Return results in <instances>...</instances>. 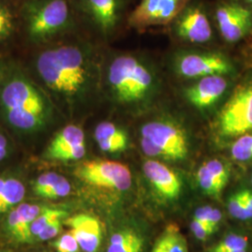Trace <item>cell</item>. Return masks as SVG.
I'll use <instances>...</instances> for the list:
<instances>
[{
  "label": "cell",
  "mask_w": 252,
  "mask_h": 252,
  "mask_svg": "<svg viewBox=\"0 0 252 252\" xmlns=\"http://www.w3.org/2000/svg\"><path fill=\"white\" fill-rule=\"evenodd\" d=\"M86 153L85 135L81 127L67 126L61 129L47 148L45 156L57 161H77Z\"/></svg>",
  "instance_id": "12"
},
{
  "label": "cell",
  "mask_w": 252,
  "mask_h": 252,
  "mask_svg": "<svg viewBox=\"0 0 252 252\" xmlns=\"http://www.w3.org/2000/svg\"><path fill=\"white\" fill-rule=\"evenodd\" d=\"M189 0H141L128 15L130 27L145 29L171 24Z\"/></svg>",
  "instance_id": "10"
},
{
  "label": "cell",
  "mask_w": 252,
  "mask_h": 252,
  "mask_svg": "<svg viewBox=\"0 0 252 252\" xmlns=\"http://www.w3.org/2000/svg\"><path fill=\"white\" fill-rule=\"evenodd\" d=\"M228 81L222 75L207 76L185 91V96L189 103L199 109L214 106L225 94Z\"/></svg>",
  "instance_id": "14"
},
{
  "label": "cell",
  "mask_w": 252,
  "mask_h": 252,
  "mask_svg": "<svg viewBox=\"0 0 252 252\" xmlns=\"http://www.w3.org/2000/svg\"><path fill=\"white\" fill-rule=\"evenodd\" d=\"M0 108L8 125L24 134L44 130L54 118V105L49 95L21 72L10 73L2 82Z\"/></svg>",
  "instance_id": "2"
},
{
  "label": "cell",
  "mask_w": 252,
  "mask_h": 252,
  "mask_svg": "<svg viewBox=\"0 0 252 252\" xmlns=\"http://www.w3.org/2000/svg\"><path fill=\"white\" fill-rule=\"evenodd\" d=\"M25 185L20 180L7 178L0 193V214L7 212L11 207L18 205L25 197Z\"/></svg>",
  "instance_id": "20"
},
{
  "label": "cell",
  "mask_w": 252,
  "mask_h": 252,
  "mask_svg": "<svg viewBox=\"0 0 252 252\" xmlns=\"http://www.w3.org/2000/svg\"><path fill=\"white\" fill-rule=\"evenodd\" d=\"M8 153V149L7 148H0V161H2Z\"/></svg>",
  "instance_id": "36"
},
{
  "label": "cell",
  "mask_w": 252,
  "mask_h": 252,
  "mask_svg": "<svg viewBox=\"0 0 252 252\" xmlns=\"http://www.w3.org/2000/svg\"><path fill=\"white\" fill-rule=\"evenodd\" d=\"M190 230L192 232L193 235L199 239V240H206L214 232H216L215 229L212 227L207 225L206 223H203L198 220H195L192 219L191 223H190Z\"/></svg>",
  "instance_id": "31"
},
{
  "label": "cell",
  "mask_w": 252,
  "mask_h": 252,
  "mask_svg": "<svg viewBox=\"0 0 252 252\" xmlns=\"http://www.w3.org/2000/svg\"><path fill=\"white\" fill-rule=\"evenodd\" d=\"M231 154L238 162L252 161V134L240 135L232 145Z\"/></svg>",
  "instance_id": "23"
},
{
  "label": "cell",
  "mask_w": 252,
  "mask_h": 252,
  "mask_svg": "<svg viewBox=\"0 0 252 252\" xmlns=\"http://www.w3.org/2000/svg\"><path fill=\"white\" fill-rule=\"evenodd\" d=\"M63 223L69 227L83 252L98 251L102 241V226L97 218L81 213L66 219Z\"/></svg>",
  "instance_id": "15"
},
{
  "label": "cell",
  "mask_w": 252,
  "mask_h": 252,
  "mask_svg": "<svg viewBox=\"0 0 252 252\" xmlns=\"http://www.w3.org/2000/svg\"></svg>",
  "instance_id": "41"
},
{
  "label": "cell",
  "mask_w": 252,
  "mask_h": 252,
  "mask_svg": "<svg viewBox=\"0 0 252 252\" xmlns=\"http://www.w3.org/2000/svg\"><path fill=\"white\" fill-rule=\"evenodd\" d=\"M53 246L57 252H80L81 250L80 244L70 231L57 238Z\"/></svg>",
  "instance_id": "28"
},
{
  "label": "cell",
  "mask_w": 252,
  "mask_h": 252,
  "mask_svg": "<svg viewBox=\"0 0 252 252\" xmlns=\"http://www.w3.org/2000/svg\"><path fill=\"white\" fill-rule=\"evenodd\" d=\"M211 208H212V207H210V206L200 207L195 211L194 216H193V220L207 224V220H208V216H209Z\"/></svg>",
  "instance_id": "33"
},
{
  "label": "cell",
  "mask_w": 252,
  "mask_h": 252,
  "mask_svg": "<svg viewBox=\"0 0 252 252\" xmlns=\"http://www.w3.org/2000/svg\"><path fill=\"white\" fill-rule=\"evenodd\" d=\"M82 11L105 36L117 28L125 9L124 0H79Z\"/></svg>",
  "instance_id": "13"
},
{
  "label": "cell",
  "mask_w": 252,
  "mask_h": 252,
  "mask_svg": "<svg viewBox=\"0 0 252 252\" xmlns=\"http://www.w3.org/2000/svg\"><path fill=\"white\" fill-rule=\"evenodd\" d=\"M244 3L247 5V6H249L252 10V0H242Z\"/></svg>",
  "instance_id": "38"
},
{
  "label": "cell",
  "mask_w": 252,
  "mask_h": 252,
  "mask_svg": "<svg viewBox=\"0 0 252 252\" xmlns=\"http://www.w3.org/2000/svg\"><path fill=\"white\" fill-rule=\"evenodd\" d=\"M221 218H222V214L221 212L216 209V208H211L210 210V213H209V216H208V220H207V224L212 227L213 229L217 230L219 223L220 222L221 220Z\"/></svg>",
  "instance_id": "32"
},
{
  "label": "cell",
  "mask_w": 252,
  "mask_h": 252,
  "mask_svg": "<svg viewBox=\"0 0 252 252\" xmlns=\"http://www.w3.org/2000/svg\"><path fill=\"white\" fill-rule=\"evenodd\" d=\"M248 252V249H241V250H236V251H234V252Z\"/></svg>",
  "instance_id": "39"
},
{
  "label": "cell",
  "mask_w": 252,
  "mask_h": 252,
  "mask_svg": "<svg viewBox=\"0 0 252 252\" xmlns=\"http://www.w3.org/2000/svg\"><path fill=\"white\" fill-rule=\"evenodd\" d=\"M249 238L241 234H231L227 235L224 239H222L219 244L213 248L211 252H231L248 249Z\"/></svg>",
  "instance_id": "25"
},
{
  "label": "cell",
  "mask_w": 252,
  "mask_h": 252,
  "mask_svg": "<svg viewBox=\"0 0 252 252\" xmlns=\"http://www.w3.org/2000/svg\"><path fill=\"white\" fill-rule=\"evenodd\" d=\"M23 14L28 36L36 43L63 32L72 22L68 0H29Z\"/></svg>",
  "instance_id": "4"
},
{
  "label": "cell",
  "mask_w": 252,
  "mask_h": 252,
  "mask_svg": "<svg viewBox=\"0 0 252 252\" xmlns=\"http://www.w3.org/2000/svg\"><path fill=\"white\" fill-rule=\"evenodd\" d=\"M67 215V212L59 208H43L39 215L31 224V233L34 237H36L39 233L57 219H63Z\"/></svg>",
  "instance_id": "22"
},
{
  "label": "cell",
  "mask_w": 252,
  "mask_h": 252,
  "mask_svg": "<svg viewBox=\"0 0 252 252\" xmlns=\"http://www.w3.org/2000/svg\"><path fill=\"white\" fill-rule=\"evenodd\" d=\"M36 67L48 90L69 106L83 99L95 82V71L89 55L77 46L47 50L38 55Z\"/></svg>",
  "instance_id": "1"
},
{
  "label": "cell",
  "mask_w": 252,
  "mask_h": 252,
  "mask_svg": "<svg viewBox=\"0 0 252 252\" xmlns=\"http://www.w3.org/2000/svg\"><path fill=\"white\" fill-rule=\"evenodd\" d=\"M63 230V219H57L51 222L39 233L36 238L40 241H47L57 236Z\"/></svg>",
  "instance_id": "30"
},
{
  "label": "cell",
  "mask_w": 252,
  "mask_h": 252,
  "mask_svg": "<svg viewBox=\"0 0 252 252\" xmlns=\"http://www.w3.org/2000/svg\"><path fill=\"white\" fill-rule=\"evenodd\" d=\"M177 70L184 78L201 79L213 75H227L233 71L228 59L218 54H189L177 62Z\"/></svg>",
  "instance_id": "11"
},
{
  "label": "cell",
  "mask_w": 252,
  "mask_h": 252,
  "mask_svg": "<svg viewBox=\"0 0 252 252\" xmlns=\"http://www.w3.org/2000/svg\"><path fill=\"white\" fill-rule=\"evenodd\" d=\"M110 92L118 103L137 106L151 98L155 89L152 71L137 58L123 55L115 58L108 67Z\"/></svg>",
  "instance_id": "3"
},
{
  "label": "cell",
  "mask_w": 252,
  "mask_h": 252,
  "mask_svg": "<svg viewBox=\"0 0 252 252\" xmlns=\"http://www.w3.org/2000/svg\"><path fill=\"white\" fill-rule=\"evenodd\" d=\"M94 139L104 153H121L128 145L126 131L110 122H103L95 127Z\"/></svg>",
  "instance_id": "18"
},
{
  "label": "cell",
  "mask_w": 252,
  "mask_h": 252,
  "mask_svg": "<svg viewBox=\"0 0 252 252\" xmlns=\"http://www.w3.org/2000/svg\"><path fill=\"white\" fill-rule=\"evenodd\" d=\"M63 179L62 175H59L54 172H48L40 175L33 182V191L38 196H42V194L48 189L54 187L56 183Z\"/></svg>",
  "instance_id": "26"
},
{
  "label": "cell",
  "mask_w": 252,
  "mask_h": 252,
  "mask_svg": "<svg viewBox=\"0 0 252 252\" xmlns=\"http://www.w3.org/2000/svg\"><path fill=\"white\" fill-rule=\"evenodd\" d=\"M140 145L146 155L169 161H180L189 153L184 130L168 121L147 123L140 130Z\"/></svg>",
  "instance_id": "5"
},
{
  "label": "cell",
  "mask_w": 252,
  "mask_h": 252,
  "mask_svg": "<svg viewBox=\"0 0 252 252\" xmlns=\"http://www.w3.org/2000/svg\"><path fill=\"white\" fill-rule=\"evenodd\" d=\"M145 176L163 198L176 199L181 192L180 177L167 165L157 160H148L143 165Z\"/></svg>",
  "instance_id": "16"
},
{
  "label": "cell",
  "mask_w": 252,
  "mask_h": 252,
  "mask_svg": "<svg viewBox=\"0 0 252 252\" xmlns=\"http://www.w3.org/2000/svg\"><path fill=\"white\" fill-rule=\"evenodd\" d=\"M218 129L220 135L240 136L252 131V85H246L234 92L220 112Z\"/></svg>",
  "instance_id": "7"
},
{
  "label": "cell",
  "mask_w": 252,
  "mask_h": 252,
  "mask_svg": "<svg viewBox=\"0 0 252 252\" xmlns=\"http://www.w3.org/2000/svg\"><path fill=\"white\" fill-rule=\"evenodd\" d=\"M242 197H243L245 202L247 203V205L251 207L252 209V192L251 190H242L241 191Z\"/></svg>",
  "instance_id": "34"
},
{
  "label": "cell",
  "mask_w": 252,
  "mask_h": 252,
  "mask_svg": "<svg viewBox=\"0 0 252 252\" xmlns=\"http://www.w3.org/2000/svg\"></svg>",
  "instance_id": "42"
},
{
  "label": "cell",
  "mask_w": 252,
  "mask_h": 252,
  "mask_svg": "<svg viewBox=\"0 0 252 252\" xmlns=\"http://www.w3.org/2000/svg\"><path fill=\"white\" fill-rule=\"evenodd\" d=\"M171 24L180 38L193 43L207 42L213 35L209 12L197 0H189Z\"/></svg>",
  "instance_id": "9"
},
{
  "label": "cell",
  "mask_w": 252,
  "mask_h": 252,
  "mask_svg": "<svg viewBox=\"0 0 252 252\" xmlns=\"http://www.w3.org/2000/svg\"><path fill=\"white\" fill-rule=\"evenodd\" d=\"M41 207L37 205L21 204L9 213L8 228L12 237L20 243L33 241L31 224L39 215Z\"/></svg>",
  "instance_id": "17"
},
{
  "label": "cell",
  "mask_w": 252,
  "mask_h": 252,
  "mask_svg": "<svg viewBox=\"0 0 252 252\" xmlns=\"http://www.w3.org/2000/svg\"><path fill=\"white\" fill-rule=\"evenodd\" d=\"M14 27V16L9 7L0 0V40L9 36Z\"/></svg>",
  "instance_id": "27"
},
{
  "label": "cell",
  "mask_w": 252,
  "mask_h": 252,
  "mask_svg": "<svg viewBox=\"0 0 252 252\" xmlns=\"http://www.w3.org/2000/svg\"><path fill=\"white\" fill-rule=\"evenodd\" d=\"M70 190H71V185L69 181L63 177V179L58 183H56L54 187L45 191L41 197L49 199L61 198L68 195L70 193Z\"/></svg>",
  "instance_id": "29"
},
{
  "label": "cell",
  "mask_w": 252,
  "mask_h": 252,
  "mask_svg": "<svg viewBox=\"0 0 252 252\" xmlns=\"http://www.w3.org/2000/svg\"></svg>",
  "instance_id": "40"
},
{
  "label": "cell",
  "mask_w": 252,
  "mask_h": 252,
  "mask_svg": "<svg viewBox=\"0 0 252 252\" xmlns=\"http://www.w3.org/2000/svg\"><path fill=\"white\" fill-rule=\"evenodd\" d=\"M228 210L231 216L237 220H246L252 219V209L245 202L241 191L230 197L228 202Z\"/></svg>",
  "instance_id": "24"
},
{
  "label": "cell",
  "mask_w": 252,
  "mask_h": 252,
  "mask_svg": "<svg viewBox=\"0 0 252 252\" xmlns=\"http://www.w3.org/2000/svg\"><path fill=\"white\" fill-rule=\"evenodd\" d=\"M74 174L86 184L98 188L126 190L132 185L129 167L115 161L92 160L81 162Z\"/></svg>",
  "instance_id": "6"
},
{
  "label": "cell",
  "mask_w": 252,
  "mask_h": 252,
  "mask_svg": "<svg viewBox=\"0 0 252 252\" xmlns=\"http://www.w3.org/2000/svg\"><path fill=\"white\" fill-rule=\"evenodd\" d=\"M143 237L133 230H123L113 234L107 252H142Z\"/></svg>",
  "instance_id": "19"
},
{
  "label": "cell",
  "mask_w": 252,
  "mask_h": 252,
  "mask_svg": "<svg viewBox=\"0 0 252 252\" xmlns=\"http://www.w3.org/2000/svg\"><path fill=\"white\" fill-rule=\"evenodd\" d=\"M0 148H8V141L2 134H0Z\"/></svg>",
  "instance_id": "35"
},
{
  "label": "cell",
  "mask_w": 252,
  "mask_h": 252,
  "mask_svg": "<svg viewBox=\"0 0 252 252\" xmlns=\"http://www.w3.org/2000/svg\"><path fill=\"white\" fill-rule=\"evenodd\" d=\"M197 181L202 189L208 194L218 195L226 186V183L220 180L210 171L205 163L199 167L197 171Z\"/></svg>",
  "instance_id": "21"
},
{
  "label": "cell",
  "mask_w": 252,
  "mask_h": 252,
  "mask_svg": "<svg viewBox=\"0 0 252 252\" xmlns=\"http://www.w3.org/2000/svg\"><path fill=\"white\" fill-rule=\"evenodd\" d=\"M6 179H7V178H2V177H0V193H1L2 189H3L4 184H5V181H6Z\"/></svg>",
  "instance_id": "37"
},
{
  "label": "cell",
  "mask_w": 252,
  "mask_h": 252,
  "mask_svg": "<svg viewBox=\"0 0 252 252\" xmlns=\"http://www.w3.org/2000/svg\"><path fill=\"white\" fill-rule=\"evenodd\" d=\"M211 12L220 34L227 42H236L252 31V10L242 0H219Z\"/></svg>",
  "instance_id": "8"
}]
</instances>
